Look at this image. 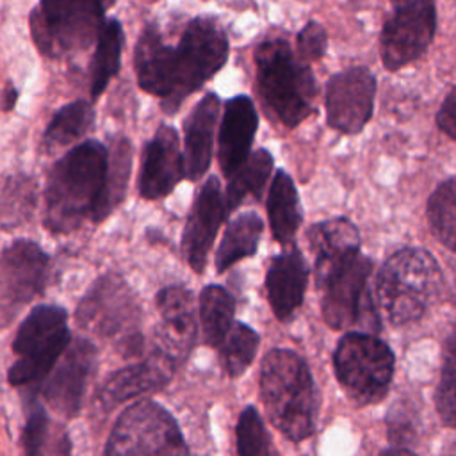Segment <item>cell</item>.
Here are the masks:
<instances>
[{"mask_svg": "<svg viewBox=\"0 0 456 456\" xmlns=\"http://www.w3.org/2000/svg\"><path fill=\"white\" fill-rule=\"evenodd\" d=\"M162 322L153 331V349L180 365L198 337L196 303L189 289L169 285L155 297Z\"/></svg>", "mask_w": 456, "mask_h": 456, "instance_id": "cell-16", "label": "cell"}, {"mask_svg": "<svg viewBox=\"0 0 456 456\" xmlns=\"http://www.w3.org/2000/svg\"><path fill=\"white\" fill-rule=\"evenodd\" d=\"M94 45L96 48L89 64V91L93 100H96L105 91L110 78L119 71L123 48V27L119 20H105V25Z\"/></svg>", "mask_w": 456, "mask_h": 456, "instance_id": "cell-24", "label": "cell"}, {"mask_svg": "<svg viewBox=\"0 0 456 456\" xmlns=\"http://www.w3.org/2000/svg\"><path fill=\"white\" fill-rule=\"evenodd\" d=\"M392 349L370 333H346L333 353V367L344 392L360 406L379 403L394 378Z\"/></svg>", "mask_w": 456, "mask_h": 456, "instance_id": "cell-10", "label": "cell"}, {"mask_svg": "<svg viewBox=\"0 0 456 456\" xmlns=\"http://www.w3.org/2000/svg\"><path fill=\"white\" fill-rule=\"evenodd\" d=\"M69 344L71 333L64 308L57 305L32 308L12 340V351L18 360L7 370L9 385L25 387L45 379Z\"/></svg>", "mask_w": 456, "mask_h": 456, "instance_id": "cell-9", "label": "cell"}, {"mask_svg": "<svg viewBox=\"0 0 456 456\" xmlns=\"http://www.w3.org/2000/svg\"><path fill=\"white\" fill-rule=\"evenodd\" d=\"M107 167L109 151L98 141L80 142L52 166L45 185L43 217L52 233H68L86 219L93 221Z\"/></svg>", "mask_w": 456, "mask_h": 456, "instance_id": "cell-2", "label": "cell"}, {"mask_svg": "<svg viewBox=\"0 0 456 456\" xmlns=\"http://www.w3.org/2000/svg\"><path fill=\"white\" fill-rule=\"evenodd\" d=\"M103 25V0H39L28 14L32 41L50 59L87 50Z\"/></svg>", "mask_w": 456, "mask_h": 456, "instance_id": "cell-7", "label": "cell"}, {"mask_svg": "<svg viewBox=\"0 0 456 456\" xmlns=\"http://www.w3.org/2000/svg\"><path fill=\"white\" fill-rule=\"evenodd\" d=\"M258 126V116L249 96L239 94L226 102L219 126L217 159L221 171L230 178L249 157V148Z\"/></svg>", "mask_w": 456, "mask_h": 456, "instance_id": "cell-20", "label": "cell"}, {"mask_svg": "<svg viewBox=\"0 0 456 456\" xmlns=\"http://www.w3.org/2000/svg\"><path fill=\"white\" fill-rule=\"evenodd\" d=\"M228 37L217 20L192 18L178 45L164 43L159 25L150 21L135 43L134 68L139 87L176 112L180 103L210 80L228 59Z\"/></svg>", "mask_w": 456, "mask_h": 456, "instance_id": "cell-1", "label": "cell"}, {"mask_svg": "<svg viewBox=\"0 0 456 456\" xmlns=\"http://www.w3.org/2000/svg\"><path fill=\"white\" fill-rule=\"evenodd\" d=\"M178 365L157 349L134 365H128L109 376L98 392L100 406L109 411L118 404L137 395L162 388L173 376Z\"/></svg>", "mask_w": 456, "mask_h": 456, "instance_id": "cell-19", "label": "cell"}, {"mask_svg": "<svg viewBox=\"0 0 456 456\" xmlns=\"http://www.w3.org/2000/svg\"><path fill=\"white\" fill-rule=\"evenodd\" d=\"M200 324L207 346H221L233 326L235 301L221 285H207L200 294Z\"/></svg>", "mask_w": 456, "mask_h": 456, "instance_id": "cell-27", "label": "cell"}, {"mask_svg": "<svg viewBox=\"0 0 456 456\" xmlns=\"http://www.w3.org/2000/svg\"><path fill=\"white\" fill-rule=\"evenodd\" d=\"M435 404L442 422L456 429V326L444 344L442 374L435 392Z\"/></svg>", "mask_w": 456, "mask_h": 456, "instance_id": "cell-34", "label": "cell"}, {"mask_svg": "<svg viewBox=\"0 0 456 456\" xmlns=\"http://www.w3.org/2000/svg\"><path fill=\"white\" fill-rule=\"evenodd\" d=\"M105 454H187L176 420L159 403L141 399L116 420Z\"/></svg>", "mask_w": 456, "mask_h": 456, "instance_id": "cell-11", "label": "cell"}, {"mask_svg": "<svg viewBox=\"0 0 456 456\" xmlns=\"http://www.w3.org/2000/svg\"><path fill=\"white\" fill-rule=\"evenodd\" d=\"M185 176V159L173 126L160 125L146 142L139 171V194L144 200L166 198Z\"/></svg>", "mask_w": 456, "mask_h": 456, "instance_id": "cell-17", "label": "cell"}, {"mask_svg": "<svg viewBox=\"0 0 456 456\" xmlns=\"http://www.w3.org/2000/svg\"><path fill=\"white\" fill-rule=\"evenodd\" d=\"M262 219L255 212L237 216L226 228L216 253V269L224 273L235 262L251 256L262 237Z\"/></svg>", "mask_w": 456, "mask_h": 456, "instance_id": "cell-25", "label": "cell"}, {"mask_svg": "<svg viewBox=\"0 0 456 456\" xmlns=\"http://www.w3.org/2000/svg\"><path fill=\"white\" fill-rule=\"evenodd\" d=\"M48 256L27 239L12 240L2 251V315L4 324L25 303L32 301L43 289L48 274Z\"/></svg>", "mask_w": 456, "mask_h": 456, "instance_id": "cell-14", "label": "cell"}, {"mask_svg": "<svg viewBox=\"0 0 456 456\" xmlns=\"http://www.w3.org/2000/svg\"><path fill=\"white\" fill-rule=\"evenodd\" d=\"M296 41H297V55L305 62H312V61L315 62L322 59L328 48V34L324 27L315 20L306 21V25L299 30Z\"/></svg>", "mask_w": 456, "mask_h": 456, "instance_id": "cell-37", "label": "cell"}, {"mask_svg": "<svg viewBox=\"0 0 456 456\" xmlns=\"http://www.w3.org/2000/svg\"><path fill=\"white\" fill-rule=\"evenodd\" d=\"M392 12L379 36V53L388 71L417 61L436 32L435 0H390Z\"/></svg>", "mask_w": 456, "mask_h": 456, "instance_id": "cell-12", "label": "cell"}, {"mask_svg": "<svg viewBox=\"0 0 456 456\" xmlns=\"http://www.w3.org/2000/svg\"><path fill=\"white\" fill-rule=\"evenodd\" d=\"M260 397L278 431L301 442L315 431L317 390L306 362L290 349L269 351L260 365Z\"/></svg>", "mask_w": 456, "mask_h": 456, "instance_id": "cell-3", "label": "cell"}, {"mask_svg": "<svg viewBox=\"0 0 456 456\" xmlns=\"http://www.w3.org/2000/svg\"><path fill=\"white\" fill-rule=\"evenodd\" d=\"M50 431H52V426H50V419H48L45 408L37 401L30 399L23 433H21V445H23L25 454L34 456V454L50 451L48 449Z\"/></svg>", "mask_w": 456, "mask_h": 456, "instance_id": "cell-36", "label": "cell"}, {"mask_svg": "<svg viewBox=\"0 0 456 456\" xmlns=\"http://www.w3.org/2000/svg\"><path fill=\"white\" fill-rule=\"evenodd\" d=\"M132 167V144L128 139L119 137L112 141L110 151H109V167H107V178L103 194L98 201V207L93 216V223L103 221L112 208H116L121 200L125 198L128 176Z\"/></svg>", "mask_w": 456, "mask_h": 456, "instance_id": "cell-29", "label": "cell"}, {"mask_svg": "<svg viewBox=\"0 0 456 456\" xmlns=\"http://www.w3.org/2000/svg\"><path fill=\"white\" fill-rule=\"evenodd\" d=\"M273 169V157L267 150L260 148L253 151L240 167L230 176V183L224 194L226 212L235 210L244 198L249 194L255 200L262 198V191L267 183V178Z\"/></svg>", "mask_w": 456, "mask_h": 456, "instance_id": "cell-28", "label": "cell"}, {"mask_svg": "<svg viewBox=\"0 0 456 456\" xmlns=\"http://www.w3.org/2000/svg\"><path fill=\"white\" fill-rule=\"evenodd\" d=\"M442 289V269L422 248H403L381 265L376 276V301L394 326L419 321Z\"/></svg>", "mask_w": 456, "mask_h": 456, "instance_id": "cell-4", "label": "cell"}, {"mask_svg": "<svg viewBox=\"0 0 456 456\" xmlns=\"http://www.w3.org/2000/svg\"><path fill=\"white\" fill-rule=\"evenodd\" d=\"M141 310L132 289L118 274H103L82 297L75 319L77 324L98 337L116 338L118 351L135 356L144 347L137 331Z\"/></svg>", "mask_w": 456, "mask_h": 456, "instance_id": "cell-8", "label": "cell"}, {"mask_svg": "<svg viewBox=\"0 0 456 456\" xmlns=\"http://www.w3.org/2000/svg\"><path fill=\"white\" fill-rule=\"evenodd\" d=\"M258 335L248 324L235 322L219 346V362L230 378L240 376L253 362L258 349Z\"/></svg>", "mask_w": 456, "mask_h": 456, "instance_id": "cell-32", "label": "cell"}, {"mask_svg": "<svg viewBox=\"0 0 456 456\" xmlns=\"http://www.w3.org/2000/svg\"><path fill=\"white\" fill-rule=\"evenodd\" d=\"M226 214L224 196L221 194V185L216 176H210L201 191L198 192L194 205L191 208L183 237L182 253L191 269L198 274L203 273L207 265V256L217 230Z\"/></svg>", "mask_w": 456, "mask_h": 456, "instance_id": "cell-18", "label": "cell"}, {"mask_svg": "<svg viewBox=\"0 0 456 456\" xmlns=\"http://www.w3.org/2000/svg\"><path fill=\"white\" fill-rule=\"evenodd\" d=\"M237 452L240 456L269 454L271 444L264 422L253 406H246L237 422Z\"/></svg>", "mask_w": 456, "mask_h": 456, "instance_id": "cell-35", "label": "cell"}, {"mask_svg": "<svg viewBox=\"0 0 456 456\" xmlns=\"http://www.w3.org/2000/svg\"><path fill=\"white\" fill-rule=\"evenodd\" d=\"M256 86L265 107L292 128L314 110L315 78L308 64L292 52L285 39H267L255 50Z\"/></svg>", "mask_w": 456, "mask_h": 456, "instance_id": "cell-6", "label": "cell"}, {"mask_svg": "<svg viewBox=\"0 0 456 456\" xmlns=\"http://www.w3.org/2000/svg\"><path fill=\"white\" fill-rule=\"evenodd\" d=\"M36 208V182L27 175L5 178L2 189V226L11 230L25 223Z\"/></svg>", "mask_w": 456, "mask_h": 456, "instance_id": "cell-33", "label": "cell"}, {"mask_svg": "<svg viewBox=\"0 0 456 456\" xmlns=\"http://www.w3.org/2000/svg\"><path fill=\"white\" fill-rule=\"evenodd\" d=\"M376 78L363 66L335 73L326 86V121L342 134H358L374 110Z\"/></svg>", "mask_w": 456, "mask_h": 456, "instance_id": "cell-13", "label": "cell"}, {"mask_svg": "<svg viewBox=\"0 0 456 456\" xmlns=\"http://www.w3.org/2000/svg\"><path fill=\"white\" fill-rule=\"evenodd\" d=\"M428 221L433 235L456 253V176L444 180L429 196Z\"/></svg>", "mask_w": 456, "mask_h": 456, "instance_id": "cell-30", "label": "cell"}, {"mask_svg": "<svg viewBox=\"0 0 456 456\" xmlns=\"http://www.w3.org/2000/svg\"><path fill=\"white\" fill-rule=\"evenodd\" d=\"M308 281V265L297 248L273 258L265 274V289L274 315L285 322L303 305Z\"/></svg>", "mask_w": 456, "mask_h": 456, "instance_id": "cell-21", "label": "cell"}, {"mask_svg": "<svg viewBox=\"0 0 456 456\" xmlns=\"http://www.w3.org/2000/svg\"><path fill=\"white\" fill-rule=\"evenodd\" d=\"M219 118V98L216 93H207L191 110L183 123L185 142V176L189 180H198L205 175L212 159V142L216 123Z\"/></svg>", "mask_w": 456, "mask_h": 456, "instance_id": "cell-22", "label": "cell"}, {"mask_svg": "<svg viewBox=\"0 0 456 456\" xmlns=\"http://www.w3.org/2000/svg\"><path fill=\"white\" fill-rule=\"evenodd\" d=\"M94 123L93 105L86 100H77L55 112L50 125L43 134V151L52 155L53 151L78 141L86 135Z\"/></svg>", "mask_w": 456, "mask_h": 456, "instance_id": "cell-26", "label": "cell"}, {"mask_svg": "<svg viewBox=\"0 0 456 456\" xmlns=\"http://www.w3.org/2000/svg\"><path fill=\"white\" fill-rule=\"evenodd\" d=\"M370 271L372 262L360 248L315 256V283L328 326L344 330L363 322L378 330V315L367 290Z\"/></svg>", "mask_w": 456, "mask_h": 456, "instance_id": "cell-5", "label": "cell"}, {"mask_svg": "<svg viewBox=\"0 0 456 456\" xmlns=\"http://www.w3.org/2000/svg\"><path fill=\"white\" fill-rule=\"evenodd\" d=\"M267 216L273 230V237L287 246L294 240V235L303 221L297 191L292 178L278 169L267 196Z\"/></svg>", "mask_w": 456, "mask_h": 456, "instance_id": "cell-23", "label": "cell"}, {"mask_svg": "<svg viewBox=\"0 0 456 456\" xmlns=\"http://www.w3.org/2000/svg\"><path fill=\"white\" fill-rule=\"evenodd\" d=\"M94 365L96 347L86 338H75L45 378L41 388L43 399L52 411L66 419H71L80 411Z\"/></svg>", "mask_w": 456, "mask_h": 456, "instance_id": "cell-15", "label": "cell"}, {"mask_svg": "<svg viewBox=\"0 0 456 456\" xmlns=\"http://www.w3.org/2000/svg\"><path fill=\"white\" fill-rule=\"evenodd\" d=\"M16 98H18V91L14 89L12 84H7L5 89H4V110L5 112H9L14 107Z\"/></svg>", "mask_w": 456, "mask_h": 456, "instance_id": "cell-39", "label": "cell"}, {"mask_svg": "<svg viewBox=\"0 0 456 456\" xmlns=\"http://www.w3.org/2000/svg\"><path fill=\"white\" fill-rule=\"evenodd\" d=\"M438 128L456 141V87L449 91L436 114Z\"/></svg>", "mask_w": 456, "mask_h": 456, "instance_id": "cell-38", "label": "cell"}, {"mask_svg": "<svg viewBox=\"0 0 456 456\" xmlns=\"http://www.w3.org/2000/svg\"><path fill=\"white\" fill-rule=\"evenodd\" d=\"M306 242L314 256H321L360 248V235L351 221L344 217H333L312 224L306 232Z\"/></svg>", "mask_w": 456, "mask_h": 456, "instance_id": "cell-31", "label": "cell"}]
</instances>
